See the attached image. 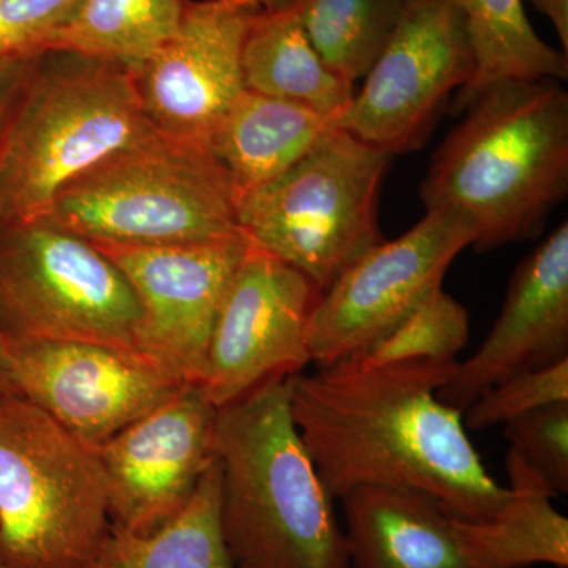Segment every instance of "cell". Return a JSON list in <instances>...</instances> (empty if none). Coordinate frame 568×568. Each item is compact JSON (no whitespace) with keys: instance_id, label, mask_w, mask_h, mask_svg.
<instances>
[{"instance_id":"6da1fadb","label":"cell","mask_w":568,"mask_h":568,"mask_svg":"<svg viewBox=\"0 0 568 568\" xmlns=\"http://www.w3.org/2000/svg\"><path fill=\"white\" fill-rule=\"evenodd\" d=\"M458 362L338 364L290 377L291 413L325 489H410L454 517H496L510 500L467 436L463 410L437 398Z\"/></svg>"},{"instance_id":"7a4b0ae2","label":"cell","mask_w":568,"mask_h":568,"mask_svg":"<svg viewBox=\"0 0 568 568\" xmlns=\"http://www.w3.org/2000/svg\"><path fill=\"white\" fill-rule=\"evenodd\" d=\"M447 134L420 186L426 211L465 216L478 252L536 239L568 193V93L560 81L491 85Z\"/></svg>"},{"instance_id":"3957f363","label":"cell","mask_w":568,"mask_h":568,"mask_svg":"<svg viewBox=\"0 0 568 568\" xmlns=\"http://www.w3.org/2000/svg\"><path fill=\"white\" fill-rule=\"evenodd\" d=\"M215 455L235 568H351L334 497L294 424L290 377L216 409Z\"/></svg>"},{"instance_id":"277c9868","label":"cell","mask_w":568,"mask_h":568,"mask_svg":"<svg viewBox=\"0 0 568 568\" xmlns=\"http://www.w3.org/2000/svg\"><path fill=\"white\" fill-rule=\"evenodd\" d=\"M153 133L133 71L73 51L33 55L0 155L3 227L47 219L67 185Z\"/></svg>"},{"instance_id":"5b68a950","label":"cell","mask_w":568,"mask_h":568,"mask_svg":"<svg viewBox=\"0 0 568 568\" xmlns=\"http://www.w3.org/2000/svg\"><path fill=\"white\" fill-rule=\"evenodd\" d=\"M99 448L20 395H0V560L89 568L110 536Z\"/></svg>"},{"instance_id":"8992f818","label":"cell","mask_w":568,"mask_h":568,"mask_svg":"<svg viewBox=\"0 0 568 568\" xmlns=\"http://www.w3.org/2000/svg\"><path fill=\"white\" fill-rule=\"evenodd\" d=\"M237 207L207 144L156 132L67 185L44 220L89 242L196 244L237 233Z\"/></svg>"},{"instance_id":"52a82bcc","label":"cell","mask_w":568,"mask_h":568,"mask_svg":"<svg viewBox=\"0 0 568 568\" xmlns=\"http://www.w3.org/2000/svg\"><path fill=\"white\" fill-rule=\"evenodd\" d=\"M390 156L335 126L291 170L239 201V231L323 294L384 241L377 204Z\"/></svg>"},{"instance_id":"ba28073f","label":"cell","mask_w":568,"mask_h":568,"mask_svg":"<svg viewBox=\"0 0 568 568\" xmlns=\"http://www.w3.org/2000/svg\"><path fill=\"white\" fill-rule=\"evenodd\" d=\"M0 328L9 338L88 343L145 361L132 284L91 242L47 220L0 234Z\"/></svg>"},{"instance_id":"9c48e42d","label":"cell","mask_w":568,"mask_h":568,"mask_svg":"<svg viewBox=\"0 0 568 568\" xmlns=\"http://www.w3.org/2000/svg\"><path fill=\"white\" fill-rule=\"evenodd\" d=\"M474 69L457 3L410 0L335 126L388 155L417 151L450 93L465 88Z\"/></svg>"},{"instance_id":"30bf717a","label":"cell","mask_w":568,"mask_h":568,"mask_svg":"<svg viewBox=\"0 0 568 568\" xmlns=\"http://www.w3.org/2000/svg\"><path fill=\"white\" fill-rule=\"evenodd\" d=\"M476 241L465 216L432 209L394 241H383L346 268L313 310L312 364L328 368L362 353L443 287L463 250Z\"/></svg>"},{"instance_id":"8fae6325","label":"cell","mask_w":568,"mask_h":568,"mask_svg":"<svg viewBox=\"0 0 568 568\" xmlns=\"http://www.w3.org/2000/svg\"><path fill=\"white\" fill-rule=\"evenodd\" d=\"M91 244L132 284L145 361L178 383L200 386L216 317L250 250L245 235L179 245Z\"/></svg>"},{"instance_id":"7c38bea8","label":"cell","mask_w":568,"mask_h":568,"mask_svg":"<svg viewBox=\"0 0 568 568\" xmlns=\"http://www.w3.org/2000/svg\"><path fill=\"white\" fill-rule=\"evenodd\" d=\"M320 290L276 257L250 246L230 284L200 387L215 409L312 364L308 328Z\"/></svg>"},{"instance_id":"4fadbf2b","label":"cell","mask_w":568,"mask_h":568,"mask_svg":"<svg viewBox=\"0 0 568 568\" xmlns=\"http://www.w3.org/2000/svg\"><path fill=\"white\" fill-rule=\"evenodd\" d=\"M215 418L185 386L99 447L112 525L149 536L181 514L215 458Z\"/></svg>"},{"instance_id":"5bb4252c","label":"cell","mask_w":568,"mask_h":568,"mask_svg":"<svg viewBox=\"0 0 568 568\" xmlns=\"http://www.w3.org/2000/svg\"><path fill=\"white\" fill-rule=\"evenodd\" d=\"M7 339L20 396L95 448L185 387L111 347Z\"/></svg>"},{"instance_id":"9a60e30c","label":"cell","mask_w":568,"mask_h":568,"mask_svg":"<svg viewBox=\"0 0 568 568\" xmlns=\"http://www.w3.org/2000/svg\"><path fill=\"white\" fill-rule=\"evenodd\" d=\"M257 11L239 0H190L173 39L136 73L156 132L207 144L245 91L242 48Z\"/></svg>"},{"instance_id":"2e32d148","label":"cell","mask_w":568,"mask_h":568,"mask_svg":"<svg viewBox=\"0 0 568 568\" xmlns=\"http://www.w3.org/2000/svg\"><path fill=\"white\" fill-rule=\"evenodd\" d=\"M568 358V223L519 263L506 301L477 353L455 369L437 398L465 410L477 396L525 369Z\"/></svg>"},{"instance_id":"e0dca14e","label":"cell","mask_w":568,"mask_h":568,"mask_svg":"<svg viewBox=\"0 0 568 568\" xmlns=\"http://www.w3.org/2000/svg\"><path fill=\"white\" fill-rule=\"evenodd\" d=\"M351 568H476L458 517L432 497L365 487L342 499Z\"/></svg>"},{"instance_id":"ac0fdd59","label":"cell","mask_w":568,"mask_h":568,"mask_svg":"<svg viewBox=\"0 0 568 568\" xmlns=\"http://www.w3.org/2000/svg\"><path fill=\"white\" fill-rule=\"evenodd\" d=\"M332 129L335 119L304 104L244 91L207 145L241 201L291 170Z\"/></svg>"},{"instance_id":"d6986e66","label":"cell","mask_w":568,"mask_h":568,"mask_svg":"<svg viewBox=\"0 0 568 568\" xmlns=\"http://www.w3.org/2000/svg\"><path fill=\"white\" fill-rule=\"evenodd\" d=\"M245 91L304 104L336 119L355 95L354 84L323 61L294 10L257 11L242 48Z\"/></svg>"},{"instance_id":"ffe728a7","label":"cell","mask_w":568,"mask_h":568,"mask_svg":"<svg viewBox=\"0 0 568 568\" xmlns=\"http://www.w3.org/2000/svg\"><path fill=\"white\" fill-rule=\"evenodd\" d=\"M510 500L489 519H458L459 534L476 568L568 567V519L526 463L508 450Z\"/></svg>"},{"instance_id":"44dd1931","label":"cell","mask_w":568,"mask_h":568,"mask_svg":"<svg viewBox=\"0 0 568 568\" xmlns=\"http://www.w3.org/2000/svg\"><path fill=\"white\" fill-rule=\"evenodd\" d=\"M465 17L473 48V78L459 89L454 112H463L491 85L507 81L568 78L566 52L545 43L528 20L523 0H454Z\"/></svg>"},{"instance_id":"7402d4cb","label":"cell","mask_w":568,"mask_h":568,"mask_svg":"<svg viewBox=\"0 0 568 568\" xmlns=\"http://www.w3.org/2000/svg\"><path fill=\"white\" fill-rule=\"evenodd\" d=\"M220 504L222 466L215 455L173 521L149 536L112 525L89 568H235L223 537Z\"/></svg>"},{"instance_id":"603a6c76","label":"cell","mask_w":568,"mask_h":568,"mask_svg":"<svg viewBox=\"0 0 568 568\" xmlns=\"http://www.w3.org/2000/svg\"><path fill=\"white\" fill-rule=\"evenodd\" d=\"M190 0H80L47 51L80 52L140 73L173 39Z\"/></svg>"},{"instance_id":"cb8c5ba5","label":"cell","mask_w":568,"mask_h":568,"mask_svg":"<svg viewBox=\"0 0 568 568\" xmlns=\"http://www.w3.org/2000/svg\"><path fill=\"white\" fill-rule=\"evenodd\" d=\"M410 0H301L295 7L310 43L339 77L364 78L390 40Z\"/></svg>"},{"instance_id":"d4e9b609","label":"cell","mask_w":568,"mask_h":568,"mask_svg":"<svg viewBox=\"0 0 568 568\" xmlns=\"http://www.w3.org/2000/svg\"><path fill=\"white\" fill-rule=\"evenodd\" d=\"M467 342L469 315L440 287L390 332L342 364L377 368L406 362H452Z\"/></svg>"},{"instance_id":"484cf974","label":"cell","mask_w":568,"mask_h":568,"mask_svg":"<svg viewBox=\"0 0 568 568\" xmlns=\"http://www.w3.org/2000/svg\"><path fill=\"white\" fill-rule=\"evenodd\" d=\"M562 402H568V358L506 377L463 410V422L466 429L484 432Z\"/></svg>"},{"instance_id":"4316f807","label":"cell","mask_w":568,"mask_h":568,"mask_svg":"<svg viewBox=\"0 0 568 568\" xmlns=\"http://www.w3.org/2000/svg\"><path fill=\"white\" fill-rule=\"evenodd\" d=\"M504 436L552 496L568 493V402L532 410L504 425Z\"/></svg>"},{"instance_id":"83f0119b","label":"cell","mask_w":568,"mask_h":568,"mask_svg":"<svg viewBox=\"0 0 568 568\" xmlns=\"http://www.w3.org/2000/svg\"><path fill=\"white\" fill-rule=\"evenodd\" d=\"M80 0H0V62L31 59L47 51L48 41Z\"/></svg>"},{"instance_id":"f1b7e54d","label":"cell","mask_w":568,"mask_h":568,"mask_svg":"<svg viewBox=\"0 0 568 568\" xmlns=\"http://www.w3.org/2000/svg\"><path fill=\"white\" fill-rule=\"evenodd\" d=\"M28 63L29 59L0 62V155H2L3 141L13 115L14 104L20 97ZM2 231V216H0V234Z\"/></svg>"},{"instance_id":"f546056e","label":"cell","mask_w":568,"mask_h":568,"mask_svg":"<svg viewBox=\"0 0 568 568\" xmlns=\"http://www.w3.org/2000/svg\"><path fill=\"white\" fill-rule=\"evenodd\" d=\"M541 14L551 21L564 52L568 51V0H529Z\"/></svg>"},{"instance_id":"4dcf8cb0","label":"cell","mask_w":568,"mask_h":568,"mask_svg":"<svg viewBox=\"0 0 568 568\" xmlns=\"http://www.w3.org/2000/svg\"><path fill=\"white\" fill-rule=\"evenodd\" d=\"M0 395H20L9 353V339L0 328Z\"/></svg>"},{"instance_id":"1f68e13d","label":"cell","mask_w":568,"mask_h":568,"mask_svg":"<svg viewBox=\"0 0 568 568\" xmlns=\"http://www.w3.org/2000/svg\"><path fill=\"white\" fill-rule=\"evenodd\" d=\"M239 2L248 3L257 10L276 13V11L294 10L301 0H239Z\"/></svg>"},{"instance_id":"d6a6232c","label":"cell","mask_w":568,"mask_h":568,"mask_svg":"<svg viewBox=\"0 0 568 568\" xmlns=\"http://www.w3.org/2000/svg\"><path fill=\"white\" fill-rule=\"evenodd\" d=\"M0 568H11V567L6 566V564H3L2 560H0Z\"/></svg>"}]
</instances>
